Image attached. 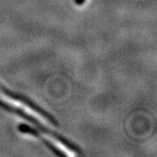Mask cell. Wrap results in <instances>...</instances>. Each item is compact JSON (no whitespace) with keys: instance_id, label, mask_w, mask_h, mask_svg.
Instances as JSON below:
<instances>
[{"instance_id":"7a4b0ae2","label":"cell","mask_w":157,"mask_h":157,"mask_svg":"<svg viewBox=\"0 0 157 157\" xmlns=\"http://www.w3.org/2000/svg\"><path fill=\"white\" fill-rule=\"evenodd\" d=\"M0 93H2L3 95L7 96L8 98H10L16 100V101L22 102L23 104L29 106L30 109H32L34 112L38 113L41 117H44L48 121H49L52 125H54V126H59V121L57 119H56L51 114H49L48 112H47L44 109H43L42 107H40L36 102L33 101V100L30 99L29 97H27V96H25L23 94H21V93H17V92L10 90L9 88L3 86L1 84H0Z\"/></svg>"},{"instance_id":"3957f363","label":"cell","mask_w":157,"mask_h":157,"mask_svg":"<svg viewBox=\"0 0 157 157\" xmlns=\"http://www.w3.org/2000/svg\"><path fill=\"white\" fill-rule=\"evenodd\" d=\"M18 131L21 132H23V133H28V134H30V136H32L37 137L39 140L42 141V143H44V145H46L48 149H50L52 151V152H54L56 155L65 156V152L60 151L57 147H56V146H54L51 142H49L46 137H44L38 131H36L34 128H32L31 126H29L27 124H19L18 125Z\"/></svg>"},{"instance_id":"6da1fadb","label":"cell","mask_w":157,"mask_h":157,"mask_svg":"<svg viewBox=\"0 0 157 157\" xmlns=\"http://www.w3.org/2000/svg\"><path fill=\"white\" fill-rule=\"evenodd\" d=\"M0 108L3 109L6 112H9V113L14 114V115L22 117L23 119L28 120L29 122L31 123V124L34 125L38 130H40L42 132L46 133V134H48L49 136H52L54 139H56L58 142H60L62 145H63L64 147H66L67 149L70 150L71 151H74L76 154H78V155H82L83 154L82 149L78 147V145H76L74 142H71L70 140H68L67 138L63 137V136H61V134L58 133L57 132H55V131H52V130L48 129L47 126H44V124H42V123L37 118H35L34 117H32L31 115L26 113V112L23 109H20L18 107L10 105V104L3 101L2 99H0Z\"/></svg>"},{"instance_id":"277c9868","label":"cell","mask_w":157,"mask_h":157,"mask_svg":"<svg viewBox=\"0 0 157 157\" xmlns=\"http://www.w3.org/2000/svg\"><path fill=\"white\" fill-rule=\"evenodd\" d=\"M84 1H85V0H75V3L77 5H82L84 3Z\"/></svg>"}]
</instances>
